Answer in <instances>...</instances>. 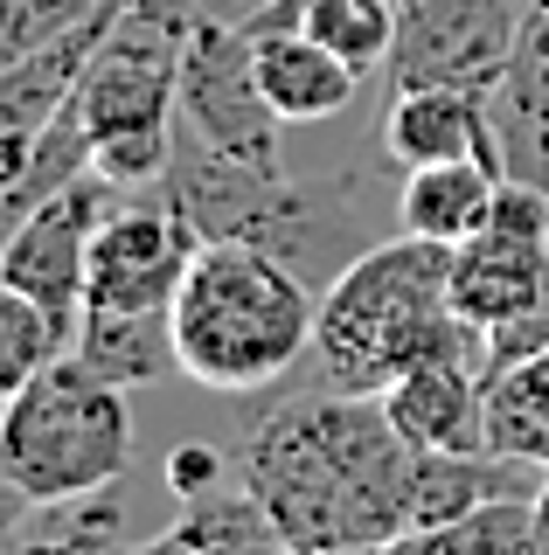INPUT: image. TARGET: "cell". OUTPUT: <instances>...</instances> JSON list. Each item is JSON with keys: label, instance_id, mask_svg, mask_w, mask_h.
<instances>
[{"label": "cell", "instance_id": "1", "mask_svg": "<svg viewBox=\"0 0 549 555\" xmlns=\"http://www.w3.org/2000/svg\"><path fill=\"white\" fill-rule=\"evenodd\" d=\"M237 486L265 507L293 555H355L418 520V444L383 396H299L237 451Z\"/></svg>", "mask_w": 549, "mask_h": 555}, {"label": "cell", "instance_id": "2", "mask_svg": "<svg viewBox=\"0 0 549 555\" xmlns=\"http://www.w3.org/2000/svg\"><path fill=\"white\" fill-rule=\"evenodd\" d=\"M480 347L487 334L452 312V243L410 230L348 257L314 312V369L348 396H383L418 361H480Z\"/></svg>", "mask_w": 549, "mask_h": 555}, {"label": "cell", "instance_id": "3", "mask_svg": "<svg viewBox=\"0 0 549 555\" xmlns=\"http://www.w3.org/2000/svg\"><path fill=\"white\" fill-rule=\"evenodd\" d=\"M320 299L285 257L257 243H202L175 292V369L195 389L257 396L279 375H293L299 354H314Z\"/></svg>", "mask_w": 549, "mask_h": 555}, {"label": "cell", "instance_id": "4", "mask_svg": "<svg viewBox=\"0 0 549 555\" xmlns=\"http://www.w3.org/2000/svg\"><path fill=\"white\" fill-rule=\"evenodd\" d=\"M195 0H132L84 63L71 118L91 139V173L118 195L161 188L181 139V56L195 28Z\"/></svg>", "mask_w": 549, "mask_h": 555}, {"label": "cell", "instance_id": "5", "mask_svg": "<svg viewBox=\"0 0 549 555\" xmlns=\"http://www.w3.org/2000/svg\"><path fill=\"white\" fill-rule=\"evenodd\" d=\"M126 459H132L126 389L91 375L77 354H56L0 410V465L36 507H71V500L105 493L126 473Z\"/></svg>", "mask_w": 549, "mask_h": 555}, {"label": "cell", "instance_id": "6", "mask_svg": "<svg viewBox=\"0 0 549 555\" xmlns=\"http://www.w3.org/2000/svg\"><path fill=\"white\" fill-rule=\"evenodd\" d=\"M279 126L285 118L265 104V91H257V35L237 28V22L195 14L188 56H181V139L222 153V160L285 167Z\"/></svg>", "mask_w": 549, "mask_h": 555}, {"label": "cell", "instance_id": "7", "mask_svg": "<svg viewBox=\"0 0 549 555\" xmlns=\"http://www.w3.org/2000/svg\"><path fill=\"white\" fill-rule=\"evenodd\" d=\"M118 202L112 181H98L91 167L77 181H63L56 195H42L14 222L8 250H0V285L28 292L63 334L77 340V320H84V271H91V236L105 222V208Z\"/></svg>", "mask_w": 549, "mask_h": 555}, {"label": "cell", "instance_id": "8", "mask_svg": "<svg viewBox=\"0 0 549 555\" xmlns=\"http://www.w3.org/2000/svg\"><path fill=\"white\" fill-rule=\"evenodd\" d=\"M528 0H410L390 56V91L410 83H452L487 98L514 56Z\"/></svg>", "mask_w": 549, "mask_h": 555}, {"label": "cell", "instance_id": "9", "mask_svg": "<svg viewBox=\"0 0 549 555\" xmlns=\"http://www.w3.org/2000/svg\"><path fill=\"white\" fill-rule=\"evenodd\" d=\"M202 236L153 202H112L91 236V271H84V306L91 312H175V292L195 264Z\"/></svg>", "mask_w": 549, "mask_h": 555}, {"label": "cell", "instance_id": "10", "mask_svg": "<svg viewBox=\"0 0 549 555\" xmlns=\"http://www.w3.org/2000/svg\"><path fill=\"white\" fill-rule=\"evenodd\" d=\"M375 146H383V160L397 173L438 167V160H487V167H501V139H494L487 98L452 91V83H410V91H390L383 139H375Z\"/></svg>", "mask_w": 549, "mask_h": 555}, {"label": "cell", "instance_id": "11", "mask_svg": "<svg viewBox=\"0 0 549 555\" xmlns=\"http://www.w3.org/2000/svg\"><path fill=\"white\" fill-rule=\"evenodd\" d=\"M383 410L418 451H487V375L467 354L404 369L383 389Z\"/></svg>", "mask_w": 549, "mask_h": 555}, {"label": "cell", "instance_id": "12", "mask_svg": "<svg viewBox=\"0 0 549 555\" xmlns=\"http://www.w3.org/2000/svg\"><path fill=\"white\" fill-rule=\"evenodd\" d=\"M494 139H501V167L514 181L549 188V0H528L514 56L501 69V83L487 91Z\"/></svg>", "mask_w": 549, "mask_h": 555}, {"label": "cell", "instance_id": "13", "mask_svg": "<svg viewBox=\"0 0 549 555\" xmlns=\"http://www.w3.org/2000/svg\"><path fill=\"white\" fill-rule=\"evenodd\" d=\"M257 35V91L285 126H320L341 118L362 91V69L341 63L334 49H320L299 28H251Z\"/></svg>", "mask_w": 549, "mask_h": 555}, {"label": "cell", "instance_id": "14", "mask_svg": "<svg viewBox=\"0 0 549 555\" xmlns=\"http://www.w3.org/2000/svg\"><path fill=\"white\" fill-rule=\"evenodd\" d=\"M542 278H549V243H522L508 230H480L452 243V312L473 320L480 334H494L522 306H536Z\"/></svg>", "mask_w": 549, "mask_h": 555}, {"label": "cell", "instance_id": "15", "mask_svg": "<svg viewBox=\"0 0 549 555\" xmlns=\"http://www.w3.org/2000/svg\"><path fill=\"white\" fill-rule=\"evenodd\" d=\"M494 188H501V167H487V160L410 167L397 181V222L410 236H432V243H467L487 230Z\"/></svg>", "mask_w": 549, "mask_h": 555}, {"label": "cell", "instance_id": "16", "mask_svg": "<svg viewBox=\"0 0 549 555\" xmlns=\"http://www.w3.org/2000/svg\"><path fill=\"white\" fill-rule=\"evenodd\" d=\"M251 28H299L320 49H334L341 63H355L362 77H375V69H390V56H397L404 8L397 0H279Z\"/></svg>", "mask_w": 549, "mask_h": 555}, {"label": "cell", "instance_id": "17", "mask_svg": "<svg viewBox=\"0 0 549 555\" xmlns=\"http://www.w3.org/2000/svg\"><path fill=\"white\" fill-rule=\"evenodd\" d=\"M71 354L91 375L118 382V389H146V382H161V375H181L175 369V326H167V312H91V306H84Z\"/></svg>", "mask_w": 549, "mask_h": 555}, {"label": "cell", "instance_id": "18", "mask_svg": "<svg viewBox=\"0 0 549 555\" xmlns=\"http://www.w3.org/2000/svg\"><path fill=\"white\" fill-rule=\"evenodd\" d=\"M118 555H293L279 542V528L265 520V507L237 486V493H202L181 500V520L167 534H153L146 548H118Z\"/></svg>", "mask_w": 549, "mask_h": 555}, {"label": "cell", "instance_id": "19", "mask_svg": "<svg viewBox=\"0 0 549 555\" xmlns=\"http://www.w3.org/2000/svg\"><path fill=\"white\" fill-rule=\"evenodd\" d=\"M528 500L536 493L487 500L473 514L424 520V528H404V534H390L375 548H355V555H522L528 548Z\"/></svg>", "mask_w": 549, "mask_h": 555}, {"label": "cell", "instance_id": "20", "mask_svg": "<svg viewBox=\"0 0 549 555\" xmlns=\"http://www.w3.org/2000/svg\"><path fill=\"white\" fill-rule=\"evenodd\" d=\"M487 451L549 473V347L487 375Z\"/></svg>", "mask_w": 549, "mask_h": 555}, {"label": "cell", "instance_id": "21", "mask_svg": "<svg viewBox=\"0 0 549 555\" xmlns=\"http://www.w3.org/2000/svg\"><path fill=\"white\" fill-rule=\"evenodd\" d=\"M56 354H71V334H63L28 292L0 285V410H8Z\"/></svg>", "mask_w": 549, "mask_h": 555}, {"label": "cell", "instance_id": "22", "mask_svg": "<svg viewBox=\"0 0 549 555\" xmlns=\"http://www.w3.org/2000/svg\"><path fill=\"white\" fill-rule=\"evenodd\" d=\"M105 8L112 0H0V69L36 56V49H49V42H63L71 28H84Z\"/></svg>", "mask_w": 549, "mask_h": 555}, {"label": "cell", "instance_id": "23", "mask_svg": "<svg viewBox=\"0 0 549 555\" xmlns=\"http://www.w3.org/2000/svg\"><path fill=\"white\" fill-rule=\"evenodd\" d=\"M118 507L112 500H71L63 507V528H49V534H36L28 548H14V555H118Z\"/></svg>", "mask_w": 549, "mask_h": 555}, {"label": "cell", "instance_id": "24", "mask_svg": "<svg viewBox=\"0 0 549 555\" xmlns=\"http://www.w3.org/2000/svg\"><path fill=\"white\" fill-rule=\"evenodd\" d=\"M542 347H549V278H542L536 306H522L514 320H501L487 334V347H480V375H501V369H514V361L542 354Z\"/></svg>", "mask_w": 549, "mask_h": 555}, {"label": "cell", "instance_id": "25", "mask_svg": "<svg viewBox=\"0 0 549 555\" xmlns=\"http://www.w3.org/2000/svg\"><path fill=\"white\" fill-rule=\"evenodd\" d=\"M167 486H175V500H202L222 486V451L216 444H181L175 459H167Z\"/></svg>", "mask_w": 549, "mask_h": 555}, {"label": "cell", "instance_id": "26", "mask_svg": "<svg viewBox=\"0 0 549 555\" xmlns=\"http://www.w3.org/2000/svg\"><path fill=\"white\" fill-rule=\"evenodd\" d=\"M28 514H36V500H28L22 486H14V473L0 465V542H14V528H22Z\"/></svg>", "mask_w": 549, "mask_h": 555}, {"label": "cell", "instance_id": "27", "mask_svg": "<svg viewBox=\"0 0 549 555\" xmlns=\"http://www.w3.org/2000/svg\"><path fill=\"white\" fill-rule=\"evenodd\" d=\"M28 160H36V139H0V202L14 195V181L28 173Z\"/></svg>", "mask_w": 549, "mask_h": 555}, {"label": "cell", "instance_id": "28", "mask_svg": "<svg viewBox=\"0 0 549 555\" xmlns=\"http://www.w3.org/2000/svg\"><path fill=\"white\" fill-rule=\"evenodd\" d=\"M195 8L209 14V22H237V28H251L257 14H271L279 0H195Z\"/></svg>", "mask_w": 549, "mask_h": 555}, {"label": "cell", "instance_id": "29", "mask_svg": "<svg viewBox=\"0 0 549 555\" xmlns=\"http://www.w3.org/2000/svg\"><path fill=\"white\" fill-rule=\"evenodd\" d=\"M522 555H549V473L536 486V500H528V548Z\"/></svg>", "mask_w": 549, "mask_h": 555}, {"label": "cell", "instance_id": "30", "mask_svg": "<svg viewBox=\"0 0 549 555\" xmlns=\"http://www.w3.org/2000/svg\"><path fill=\"white\" fill-rule=\"evenodd\" d=\"M397 8H410V0H397Z\"/></svg>", "mask_w": 549, "mask_h": 555}]
</instances>
